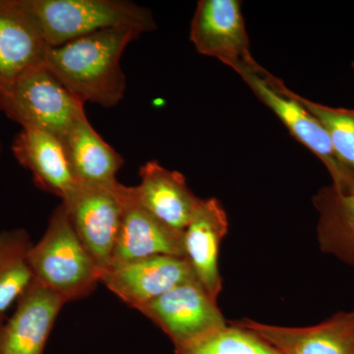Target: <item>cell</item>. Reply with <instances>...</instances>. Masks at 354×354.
Here are the masks:
<instances>
[{
  "instance_id": "cell-1",
  "label": "cell",
  "mask_w": 354,
  "mask_h": 354,
  "mask_svg": "<svg viewBox=\"0 0 354 354\" xmlns=\"http://www.w3.org/2000/svg\"><path fill=\"white\" fill-rule=\"evenodd\" d=\"M142 34L130 27L92 32L62 46H48L44 65L84 104L113 108L127 90L121 57Z\"/></svg>"
},
{
  "instance_id": "cell-2",
  "label": "cell",
  "mask_w": 354,
  "mask_h": 354,
  "mask_svg": "<svg viewBox=\"0 0 354 354\" xmlns=\"http://www.w3.org/2000/svg\"><path fill=\"white\" fill-rule=\"evenodd\" d=\"M29 262L35 281L66 304L88 297L101 283V270L79 239L62 204L53 211L43 237L32 244Z\"/></svg>"
},
{
  "instance_id": "cell-3",
  "label": "cell",
  "mask_w": 354,
  "mask_h": 354,
  "mask_svg": "<svg viewBox=\"0 0 354 354\" xmlns=\"http://www.w3.org/2000/svg\"><path fill=\"white\" fill-rule=\"evenodd\" d=\"M48 46H62L92 32L116 27L142 32L157 28L150 10L120 0H22Z\"/></svg>"
},
{
  "instance_id": "cell-4",
  "label": "cell",
  "mask_w": 354,
  "mask_h": 354,
  "mask_svg": "<svg viewBox=\"0 0 354 354\" xmlns=\"http://www.w3.org/2000/svg\"><path fill=\"white\" fill-rule=\"evenodd\" d=\"M0 106L22 129L50 133L60 140L86 114L83 102L44 65L28 72L2 92Z\"/></svg>"
},
{
  "instance_id": "cell-5",
  "label": "cell",
  "mask_w": 354,
  "mask_h": 354,
  "mask_svg": "<svg viewBox=\"0 0 354 354\" xmlns=\"http://www.w3.org/2000/svg\"><path fill=\"white\" fill-rule=\"evenodd\" d=\"M241 77L256 97L278 116L290 134L320 158L334 181L333 188L341 194L353 192V172L339 162L323 125L293 97L283 81L265 69Z\"/></svg>"
},
{
  "instance_id": "cell-6",
  "label": "cell",
  "mask_w": 354,
  "mask_h": 354,
  "mask_svg": "<svg viewBox=\"0 0 354 354\" xmlns=\"http://www.w3.org/2000/svg\"><path fill=\"white\" fill-rule=\"evenodd\" d=\"M122 184L76 183L62 200L79 239L102 274L109 268L122 218Z\"/></svg>"
},
{
  "instance_id": "cell-7",
  "label": "cell",
  "mask_w": 354,
  "mask_h": 354,
  "mask_svg": "<svg viewBox=\"0 0 354 354\" xmlns=\"http://www.w3.org/2000/svg\"><path fill=\"white\" fill-rule=\"evenodd\" d=\"M190 41L198 53L216 58L241 76L264 69L251 55L239 0L198 2L191 22Z\"/></svg>"
},
{
  "instance_id": "cell-8",
  "label": "cell",
  "mask_w": 354,
  "mask_h": 354,
  "mask_svg": "<svg viewBox=\"0 0 354 354\" xmlns=\"http://www.w3.org/2000/svg\"><path fill=\"white\" fill-rule=\"evenodd\" d=\"M138 310L183 348L227 325L216 300L197 279L186 281Z\"/></svg>"
},
{
  "instance_id": "cell-9",
  "label": "cell",
  "mask_w": 354,
  "mask_h": 354,
  "mask_svg": "<svg viewBox=\"0 0 354 354\" xmlns=\"http://www.w3.org/2000/svg\"><path fill=\"white\" fill-rule=\"evenodd\" d=\"M192 279L196 278L186 258L156 255L109 268L101 283L137 310Z\"/></svg>"
},
{
  "instance_id": "cell-10",
  "label": "cell",
  "mask_w": 354,
  "mask_h": 354,
  "mask_svg": "<svg viewBox=\"0 0 354 354\" xmlns=\"http://www.w3.org/2000/svg\"><path fill=\"white\" fill-rule=\"evenodd\" d=\"M121 194L122 218L109 268L156 255L185 258L184 232L165 225L144 209L131 186L122 184Z\"/></svg>"
},
{
  "instance_id": "cell-11",
  "label": "cell",
  "mask_w": 354,
  "mask_h": 354,
  "mask_svg": "<svg viewBox=\"0 0 354 354\" xmlns=\"http://www.w3.org/2000/svg\"><path fill=\"white\" fill-rule=\"evenodd\" d=\"M48 48L22 0H0V94L44 65Z\"/></svg>"
},
{
  "instance_id": "cell-12",
  "label": "cell",
  "mask_w": 354,
  "mask_h": 354,
  "mask_svg": "<svg viewBox=\"0 0 354 354\" xmlns=\"http://www.w3.org/2000/svg\"><path fill=\"white\" fill-rule=\"evenodd\" d=\"M227 230V216L223 205L209 198L200 199L183 232L186 260L195 278L216 301L223 288L218 255Z\"/></svg>"
},
{
  "instance_id": "cell-13",
  "label": "cell",
  "mask_w": 354,
  "mask_h": 354,
  "mask_svg": "<svg viewBox=\"0 0 354 354\" xmlns=\"http://www.w3.org/2000/svg\"><path fill=\"white\" fill-rule=\"evenodd\" d=\"M16 304L12 317L3 325L1 354H44L66 302L34 279Z\"/></svg>"
},
{
  "instance_id": "cell-14",
  "label": "cell",
  "mask_w": 354,
  "mask_h": 354,
  "mask_svg": "<svg viewBox=\"0 0 354 354\" xmlns=\"http://www.w3.org/2000/svg\"><path fill=\"white\" fill-rule=\"evenodd\" d=\"M234 323L253 330L283 354H354V311L310 327H281L248 319Z\"/></svg>"
},
{
  "instance_id": "cell-15",
  "label": "cell",
  "mask_w": 354,
  "mask_h": 354,
  "mask_svg": "<svg viewBox=\"0 0 354 354\" xmlns=\"http://www.w3.org/2000/svg\"><path fill=\"white\" fill-rule=\"evenodd\" d=\"M139 174L141 181L131 186L137 202L165 225L184 232L200 198L188 187L183 174L156 160L146 162Z\"/></svg>"
},
{
  "instance_id": "cell-16",
  "label": "cell",
  "mask_w": 354,
  "mask_h": 354,
  "mask_svg": "<svg viewBox=\"0 0 354 354\" xmlns=\"http://www.w3.org/2000/svg\"><path fill=\"white\" fill-rule=\"evenodd\" d=\"M14 157L28 171L39 189L64 199L75 187L62 140L50 133L22 129L14 138Z\"/></svg>"
},
{
  "instance_id": "cell-17",
  "label": "cell",
  "mask_w": 354,
  "mask_h": 354,
  "mask_svg": "<svg viewBox=\"0 0 354 354\" xmlns=\"http://www.w3.org/2000/svg\"><path fill=\"white\" fill-rule=\"evenodd\" d=\"M76 183L113 184L124 160L83 115L62 139Z\"/></svg>"
},
{
  "instance_id": "cell-18",
  "label": "cell",
  "mask_w": 354,
  "mask_h": 354,
  "mask_svg": "<svg viewBox=\"0 0 354 354\" xmlns=\"http://www.w3.org/2000/svg\"><path fill=\"white\" fill-rule=\"evenodd\" d=\"M315 204L321 213L319 239L323 250L354 264V191L341 194L330 187L317 196Z\"/></svg>"
},
{
  "instance_id": "cell-19",
  "label": "cell",
  "mask_w": 354,
  "mask_h": 354,
  "mask_svg": "<svg viewBox=\"0 0 354 354\" xmlns=\"http://www.w3.org/2000/svg\"><path fill=\"white\" fill-rule=\"evenodd\" d=\"M32 244L22 228L0 234V316H4L34 281L29 262Z\"/></svg>"
},
{
  "instance_id": "cell-20",
  "label": "cell",
  "mask_w": 354,
  "mask_h": 354,
  "mask_svg": "<svg viewBox=\"0 0 354 354\" xmlns=\"http://www.w3.org/2000/svg\"><path fill=\"white\" fill-rule=\"evenodd\" d=\"M174 351L176 354H283L253 330L234 322Z\"/></svg>"
},
{
  "instance_id": "cell-21",
  "label": "cell",
  "mask_w": 354,
  "mask_h": 354,
  "mask_svg": "<svg viewBox=\"0 0 354 354\" xmlns=\"http://www.w3.org/2000/svg\"><path fill=\"white\" fill-rule=\"evenodd\" d=\"M291 94L323 125L339 162L354 174V109L330 108Z\"/></svg>"
},
{
  "instance_id": "cell-22",
  "label": "cell",
  "mask_w": 354,
  "mask_h": 354,
  "mask_svg": "<svg viewBox=\"0 0 354 354\" xmlns=\"http://www.w3.org/2000/svg\"><path fill=\"white\" fill-rule=\"evenodd\" d=\"M2 337H3V326H2L1 328H0V354H1Z\"/></svg>"
},
{
  "instance_id": "cell-23",
  "label": "cell",
  "mask_w": 354,
  "mask_h": 354,
  "mask_svg": "<svg viewBox=\"0 0 354 354\" xmlns=\"http://www.w3.org/2000/svg\"><path fill=\"white\" fill-rule=\"evenodd\" d=\"M3 322H4V316H0V328H1L2 326H3Z\"/></svg>"
},
{
  "instance_id": "cell-24",
  "label": "cell",
  "mask_w": 354,
  "mask_h": 354,
  "mask_svg": "<svg viewBox=\"0 0 354 354\" xmlns=\"http://www.w3.org/2000/svg\"><path fill=\"white\" fill-rule=\"evenodd\" d=\"M0 151H1V145H0Z\"/></svg>"
},
{
  "instance_id": "cell-25",
  "label": "cell",
  "mask_w": 354,
  "mask_h": 354,
  "mask_svg": "<svg viewBox=\"0 0 354 354\" xmlns=\"http://www.w3.org/2000/svg\"><path fill=\"white\" fill-rule=\"evenodd\" d=\"M0 111H1V106H0Z\"/></svg>"
},
{
  "instance_id": "cell-26",
  "label": "cell",
  "mask_w": 354,
  "mask_h": 354,
  "mask_svg": "<svg viewBox=\"0 0 354 354\" xmlns=\"http://www.w3.org/2000/svg\"><path fill=\"white\" fill-rule=\"evenodd\" d=\"M353 69H354V62H353Z\"/></svg>"
}]
</instances>
